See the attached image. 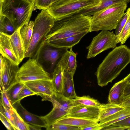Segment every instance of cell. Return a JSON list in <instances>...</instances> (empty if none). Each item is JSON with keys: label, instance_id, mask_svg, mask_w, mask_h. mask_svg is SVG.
Masks as SVG:
<instances>
[{"label": "cell", "instance_id": "cell-1", "mask_svg": "<svg viewBox=\"0 0 130 130\" xmlns=\"http://www.w3.org/2000/svg\"><path fill=\"white\" fill-rule=\"evenodd\" d=\"M130 63V48L125 45L116 46L97 69L95 75L98 85L102 87L111 83Z\"/></svg>", "mask_w": 130, "mask_h": 130}, {"label": "cell", "instance_id": "cell-2", "mask_svg": "<svg viewBox=\"0 0 130 130\" xmlns=\"http://www.w3.org/2000/svg\"><path fill=\"white\" fill-rule=\"evenodd\" d=\"M91 17L78 13L56 21L43 41L47 43L83 32H90Z\"/></svg>", "mask_w": 130, "mask_h": 130}, {"label": "cell", "instance_id": "cell-3", "mask_svg": "<svg viewBox=\"0 0 130 130\" xmlns=\"http://www.w3.org/2000/svg\"><path fill=\"white\" fill-rule=\"evenodd\" d=\"M127 4L113 5L95 13L91 17L90 32L115 29L125 14Z\"/></svg>", "mask_w": 130, "mask_h": 130}, {"label": "cell", "instance_id": "cell-4", "mask_svg": "<svg viewBox=\"0 0 130 130\" xmlns=\"http://www.w3.org/2000/svg\"><path fill=\"white\" fill-rule=\"evenodd\" d=\"M35 6L26 0H3L0 2V14L10 21L16 30L29 22Z\"/></svg>", "mask_w": 130, "mask_h": 130}, {"label": "cell", "instance_id": "cell-5", "mask_svg": "<svg viewBox=\"0 0 130 130\" xmlns=\"http://www.w3.org/2000/svg\"><path fill=\"white\" fill-rule=\"evenodd\" d=\"M101 0H59L46 9L55 21L99 5Z\"/></svg>", "mask_w": 130, "mask_h": 130}, {"label": "cell", "instance_id": "cell-6", "mask_svg": "<svg viewBox=\"0 0 130 130\" xmlns=\"http://www.w3.org/2000/svg\"><path fill=\"white\" fill-rule=\"evenodd\" d=\"M55 20L47 10H42L34 22L32 34L25 58L35 56L44 37L54 26Z\"/></svg>", "mask_w": 130, "mask_h": 130}, {"label": "cell", "instance_id": "cell-7", "mask_svg": "<svg viewBox=\"0 0 130 130\" xmlns=\"http://www.w3.org/2000/svg\"><path fill=\"white\" fill-rule=\"evenodd\" d=\"M16 79L19 82H26L40 79L51 80L50 74L35 58H29L19 68Z\"/></svg>", "mask_w": 130, "mask_h": 130}, {"label": "cell", "instance_id": "cell-8", "mask_svg": "<svg viewBox=\"0 0 130 130\" xmlns=\"http://www.w3.org/2000/svg\"><path fill=\"white\" fill-rule=\"evenodd\" d=\"M42 100L51 102L53 106L52 110L48 114L41 116L47 126L66 116L70 108L73 106L71 99L66 98L61 94H54L51 97L43 98Z\"/></svg>", "mask_w": 130, "mask_h": 130}, {"label": "cell", "instance_id": "cell-9", "mask_svg": "<svg viewBox=\"0 0 130 130\" xmlns=\"http://www.w3.org/2000/svg\"><path fill=\"white\" fill-rule=\"evenodd\" d=\"M118 38L113 31L103 30L94 37L89 45L87 47L88 52L87 58H93L103 52L116 47Z\"/></svg>", "mask_w": 130, "mask_h": 130}, {"label": "cell", "instance_id": "cell-10", "mask_svg": "<svg viewBox=\"0 0 130 130\" xmlns=\"http://www.w3.org/2000/svg\"><path fill=\"white\" fill-rule=\"evenodd\" d=\"M64 48H56L45 43L43 40L40 45L35 54V58L41 65L43 64H49V71L53 72L56 63L64 52Z\"/></svg>", "mask_w": 130, "mask_h": 130}, {"label": "cell", "instance_id": "cell-11", "mask_svg": "<svg viewBox=\"0 0 130 130\" xmlns=\"http://www.w3.org/2000/svg\"><path fill=\"white\" fill-rule=\"evenodd\" d=\"M18 66L3 57V67L0 70L1 90L6 91L18 82L16 75L19 68Z\"/></svg>", "mask_w": 130, "mask_h": 130}, {"label": "cell", "instance_id": "cell-12", "mask_svg": "<svg viewBox=\"0 0 130 130\" xmlns=\"http://www.w3.org/2000/svg\"><path fill=\"white\" fill-rule=\"evenodd\" d=\"M100 108L99 107L84 106H73L67 116L75 117L98 122Z\"/></svg>", "mask_w": 130, "mask_h": 130}, {"label": "cell", "instance_id": "cell-13", "mask_svg": "<svg viewBox=\"0 0 130 130\" xmlns=\"http://www.w3.org/2000/svg\"><path fill=\"white\" fill-rule=\"evenodd\" d=\"M25 85L42 98L51 97L55 92L51 80L40 79L24 82Z\"/></svg>", "mask_w": 130, "mask_h": 130}, {"label": "cell", "instance_id": "cell-14", "mask_svg": "<svg viewBox=\"0 0 130 130\" xmlns=\"http://www.w3.org/2000/svg\"><path fill=\"white\" fill-rule=\"evenodd\" d=\"M12 105L25 122L42 127L46 128L47 127L46 122L41 116L34 115L27 111L21 104L20 101L16 102Z\"/></svg>", "mask_w": 130, "mask_h": 130}, {"label": "cell", "instance_id": "cell-15", "mask_svg": "<svg viewBox=\"0 0 130 130\" xmlns=\"http://www.w3.org/2000/svg\"><path fill=\"white\" fill-rule=\"evenodd\" d=\"M0 53L4 57L14 64L18 66L20 62L12 46L9 35L0 32Z\"/></svg>", "mask_w": 130, "mask_h": 130}, {"label": "cell", "instance_id": "cell-16", "mask_svg": "<svg viewBox=\"0 0 130 130\" xmlns=\"http://www.w3.org/2000/svg\"><path fill=\"white\" fill-rule=\"evenodd\" d=\"M128 85L124 78L116 83L109 91L108 103L122 105L125 96V89Z\"/></svg>", "mask_w": 130, "mask_h": 130}, {"label": "cell", "instance_id": "cell-17", "mask_svg": "<svg viewBox=\"0 0 130 130\" xmlns=\"http://www.w3.org/2000/svg\"><path fill=\"white\" fill-rule=\"evenodd\" d=\"M72 48L66 49L56 66H61L63 72L67 71L74 75L77 66L76 54L73 52Z\"/></svg>", "mask_w": 130, "mask_h": 130}, {"label": "cell", "instance_id": "cell-18", "mask_svg": "<svg viewBox=\"0 0 130 130\" xmlns=\"http://www.w3.org/2000/svg\"><path fill=\"white\" fill-rule=\"evenodd\" d=\"M88 33L87 32H83L70 37L52 41L46 43L56 48L69 49L78 43L82 38Z\"/></svg>", "mask_w": 130, "mask_h": 130}, {"label": "cell", "instance_id": "cell-19", "mask_svg": "<svg viewBox=\"0 0 130 130\" xmlns=\"http://www.w3.org/2000/svg\"><path fill=\"white\" fill-rule=\"evenodd\" d=\"M21 27L16 30L11 35H9L11 44L13 50L20 63L25 58V53L23 43L20 33Z\"/></svg>", "mask_w": 130, "mask_h": 130}, {"label": "cell", "instance_id": "cell-20", "mask_svg": "<svg viewBox=\"0 0 130 130\" xmlns=\"http://www.w3.org/2000/svg\"><path fill=\"white\" fill-rule=\"evenodd\" d=\"M74 75L67 71L63 73V83L61 94L66 98L72 99L77 96L75 93L74 82Z\"/></svg>", "mask_w": 130, "mask_h": 130}, {"label": "cell", "instance_id": "cell-21", "mask_svg": "<svg viewBox=\"0 0 130 130\" xmlns=\"http://www.w3.org/2000/svg\"><path fill=\"white\" fill-rule=\"evenodd\" d=\"M97 121L79 118L66 116L57 121L55 123L66 124L82 128L99 123Z\"/></svg>", "mask_w": 130, "mask_h": 130}, {"label": "cell", "instance_id": "cell-22", "mask_svg": "<svg viewBox=\"0 0 130 130\" xmlns=\"http://www.w3.org/2000/svg\"><path fill=\"white\" fill-rule=\"evenodd\" d=\"M130 116V107H125L124 109L100 121L99 124L102 128L122 120Z\"/></svg>", "mask_w": 130, "mask_h": 130}, {"label": "cell", "instance_id": "cell-23", "mask_svg": "<svg viewBox=\"0 0 130 130\" xmlns=\"http://www.w3.org/2000/svg\"><path fill=\"white\" fill-rule=\"evenodd\" d=\"M125 107L122 105L110 103L102 104L100 107L99 122L100 121L124 109Z\"/></svg>", "mask_w": 130, "mask_h": 130}, {"label": "cell", "instance_id": "cell-24", "mask_svg": "<svg viewBox=\"0 0 130 130\" xmlns=\"http://www.w3.org/2000/svg\"><path fill=\"white\" fill-rule=\"evenodd\" d=\"M101 0V3L98 6L84 10L79 13L85 15L92 16L97 12L113 5L123 3H127L130 2V0Z\"/></svg>", "mask_w": 130, "mask_h": 130}, {"label": "cell", "instance_id": "cell-25", "mask_svg": "<svg viewBox=\"0 0 130 130\" xmlns=\"http://www.w3.org/2000/svg\"><path fill=\"white\" fill-rule=\"evenodd\" d=\"M63 71L62 67L56 66L52 72V83L54 94H61L63 83Z\"/></svg>", "mask_w": 130, "mask_h": 130}, {"label": "cell", "instance_id": "cell-26", "mask_svg": "<svg viewBox=\"0 0 130 130\" xmlns=\"http://www.w3.org/2000/svg\"><path fill=\"white\" fill-rule=\"evenodd\" d=\"M34 22L29 21L21 28L20 33L23 43L25 52L28 48L32 34Z\"/></svg>", "mask_w": 130, "mask_h": 130}, {"label": "cell", "instance_id": "cell-27", "mask_svg": "<svg viewBox=\"0 0 130 130\" xmlns=\"http://www.w3.org/2000/svg\"><path fill=\"white\" fill-rule=\"evenodd\" d=\"M73 106H81L88 107H99L102 104L97 100L90 97L89 96H77L71 99Z\"/></svg>", "mask_w": 130, "mask_h": 130}, {"label": "cell", "instance_id": "cell-28", "mask_svg": "<svg viewBox=\"0 0 130 130\" xmlns=\"http://www.w3.org/2000/svg\"><path fill=\"white\" fill-rule=\"evenodd\" d=\"M25 86L24 83L18 82L6 91L12 105L18 101V95Z\"/></svg>", "mask_w": 130, "mask_h": 130}, {"label": "cell", "instance_id": "cell-29", "mask_svg": "<svg viewBox=\"0 0 130 130\" xmlns=\"http://www.w3.org/2000/svg\"><path fill=\"white\" fill-rule=\"evenodd\" d=\"M127 10L128 15L126 22L119 35L117 36L118 43L121 45L124 44L130 37V8Z\"/></svg>", "mask_w": 130, "mask_h": 130}, {"label": "cell", "instance_id": "cell-30", "mask_svg": "<svg viewBox=\"0 0 130 130\" xmlns=\"http://www.w3.org/2000/svg\"><path fill=\"white\" fill-rule=\"evenodd\" d=\"M0 32L11 35L15 30L12 22L6 16L0 15Z\"/></svg>", "mask_w": 130, "mask_h": 130}, {"label": "cell", "instance_id": "cell-31", "mask_svg": "<svg viewBox=\"0 0 130 130\" xmlns=\"http://www.w3.org/2000/svg\"><path fill=\"white\" fill-rule=\"evenodd\" d=\"M13 110L14 127L16 130H29L28 124L23 120L14 108Z\"/></svg>", "mask_w": 130, "mask_h": 130}, {"label": "cell", "instance_id": "cell-32", "mask_svg": "<svg viewBox=\"0 0 130 130\" xmlns=\"http://www.w3.org/2000/svg\"><path fill=\"white\" fill-rule=\"evenodd\" d=\"M47 130H82L79 127L54 123L46 128Z\"/></svg>", "mask_w": 130, "mask_h": 130}, {"label": "cell", "instance_id": "cell-33", "mask_svg": "<svg viewBox=\"0 0 130 130\" xmlns=\"http://www.w3.org/2000/svg\"><path fill=\"white\" fill-rule=\"evenodd\" d=\"M13 109H10L5 108L0 102V112L4 115L15 128Z\"/></svg>", "mask_w": 130, "mask_h": 130}, {"label": "cell", "instance_id": "cell-34", "mask_svg": "<svg viewBox=\"0 0 130 130\" xmlns=\"http://www.w3.org/2000/svg\"><path fill=\"white\" fill-rule=\"evenodd\" d=\"M1 95L0 102L6 108L13 109L14 108L8 98L6 92L1 90Z\"/></svg>", "mask_w": 130, "mask_h": 130}, {"label": "cell", "instance_id": "cell-35", "mask_svg": "<svg viewBox=\"0 0 130 130\" xmlns=\"http://www.w3.org/2000/svg\"><path fill=\"white\" fill-rule=\"evenodd\" d=\"M53 1V0H36L35 6L39 10H46L52 4Z\"/></svg>", "mask_w": 130, "mask_h": 130}, {"label": "cell", "instance_id": "cell-36", "mask_svg": "<svg viewBox=\"0 0 130 130\" xmlns=\"http://www.w3.org/2000/svg\"><path fill=\"white\" fill-rule=\"evenodd\" d=\"M128 15L127 9L124 15L119 22L117 27L115 29V34L118 36L121 32L127 21Z\"/></svg>", "mask_w": 130, "mask_h": 130}, {"label": "cell", "instance_id": "cell-37", "mask_svg": "<svg viewBox=\"0 0 130 130\" xmlns=\"http://www.w3.org/2000/svg\"><path fill=\"white\" fill-rule=\"evenodd\" d=\"M36 94L25 85L19 93L18 97V101H21L23 98L30 95Z\"/></svg>", "mask_w": 130, "mask_h": 130}, {"label": "cell", "instance_id": "cell-38", "mask_svg": "<svg viewBox=\"0 0 130 130\" xmlns=\"http://www.w3.org/2000/svg\"><path fill=\"white\" fill-rule=\"evenodd\" d=\"M0 119L7 129L9 130H16L11 123L4 115L0 112Z\"/></svg>", "mask_w": 130, "mask_h": 130}, {"label": "cell", "instance_id": "cell-39", "mask_svg": "<svg viewBox=\"0 0 130 130\" xmlns=\"http://www.w3.org/2000/svg\"><path fill=\"white\" fill-rule=\"evenodd\" d=\"M111 125L117 126L124 127L126 128L130 127V116Z\"/></svg>", "mask_w": 130, "mask_h": 130}, {"label": "cell", "instance_id": "cell-40", "mask_svg": "<svg viewBox=\"0 0 130 130\" xmlns=\"http://www.w3.org/2000/svg\"><path fill=\"white\" fill-rule=\"evenodd\" d=\"M127 129V128L124 127L117 126L111 125L103 127L101 130H123Z\"/></svg>", "mask_w": 130, "mask_h": 130}, {"label": "cell", "instance_id": "cell-41", "mask_svg": "<svg viewBox=\"0 0 130 130\" xmlns=\"http://www.w3.org/2000/svg\"><path fill=\"white\" fill-rule=\"evenodd\" d=\"M101 128L99 123L96 124L91 125L82 128V130H101Z\"/></svg>", "mask_w": 130, "mask_h": 130}, {"label": "cell", "instance_id": "cell-42", "mask_svg": "<svg viewBox=\"0 0 130 130\" xmlns=\"http://www.w3.org/2000/svg\"><path fill=\"white\" fill-rule=\"evenodd\" d=\"M122 106L125 108L130 107V94L125 96Z\"/></svg>", "mask_w": 130, "mask_h": 130}, {"label": "cell", "instance_id": "cell-43", "mask_svg": "<svg viewBox=\"0 0 130 130\" xmlns=\"http://www.w3.org/2000/svg\"><path fill=\"white\" fill-rule=\"evenodd\" d=\"M28 125L29 128V130H41L42 127L32 125L28 124Z\"/></svg>", "mask_w": 130, "mask_h": 130}, {"label": "cell", "instance_id": "cell-44", "mask_svg": "<svg viewBox=\"0 0 130 130\" xmlns=\"http://www.w3.org/2000/svg\"><path fill=\"white\" fill-rule=\"evenodd\" d=\"M130 94V85H128L125 89L124 95H126Z\"/></svg>", "mask_w": 130, "mask_h": 130}, {"label": "cell", "instance_id": "cell-45", "mask_svg": "<svg viewBox=\"0 0 130 130\" xmlns=\"http://www.w3.org/2000/svg\"><path fill=\"white\" fill-rule=\"evenodd\" d=\"M124 78L126 81L128 85H130V73Z\"/></svg>", "mask_w": 130, "mask_h": 130}, {"label": "cell", "instance_id": "cell-46", "mask_svg": "<svg viewBox=\"0 0 130 130\" xmlns=\"http://www.w3.org/2000/svg\"><path fill=\"white\" fill-rule=\"evenodd\" d=\"M28 2L32 3V4H35L36 0H26Z\"/></svg>", "mask_w": 130, "mask_h": 130}, {"label": "cell", "instance_id": "cell-47", "mask_svg": "<svg viewBox=\"0 0 130 130\" xmlns=\"http://www.w3.org/2000/svg\"><path fill=\"white\" fill-rule=\"evenodd\" d=\"M59 0H53V3H54V2H55L58 1H59Z\"/></svg>", "mask_w": 130, "mask_h": 130}, {"label": "cell", "instance_id": "cell-48", "mask_svg": "<svg viewBox=\"0 0 130 130\" xmlns=\"http://www.w3.org/2000/svg\"><path fill=\"white\" fill-rule=\"evenodd\" d=\"M127 129L130 130V127H126Z\"/></svg>", "mask_w": 130, "mask_h": 130}, {"label": "cell", "instance_id": "cell-49", "mask_svg": "<svg viewBox=\"0 0 130 130\" xmlns=\"http://www.w3.org/2000/svg\"><path fill=\"white\" fill-rule=\"evenodd\" d=\"M3 0H0V2L2 1H3Z\"/></svg>", "mask_w": 130, "mask_h": 130}]
</instances>
